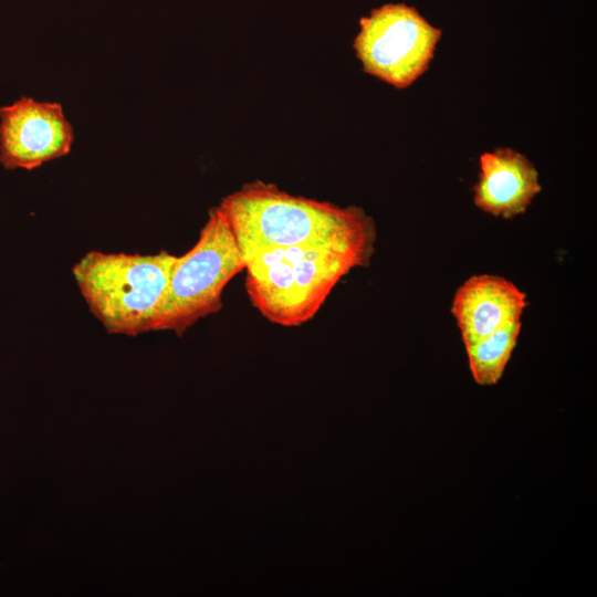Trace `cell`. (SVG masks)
Instances as JSON below:
<instances>
[{
    "label": "cell",
    "instance_id": "6da1fadb",
    "mask_svg": "<svg viewBox=\"0 0 597 597\" xmlns=\"http://www.w3.org/2000/svg\"><path fill=\"white\" fill-rule=\"evenodd\" d=\"M242 255L263 249L305 244H375L374 220L355 206L342 208L253 181L219 206Z\"/></svg>",
    "mask_w": 597,
    "mask_h": 597
},
{
    "label": "cell",
    "instance_id": "7a4b0ae2",
    "mask_svg": "<svg viewBox=\"0 0 597 597\" xmlns=\"http://www.w3.org/2000/svg\"><path fill=\"white\" fill-rule=\"evenodd\" d=\"M375 244H305L243 255L245 289L270 322L300 326L315 316L338 281L367 266Z\"/></svg>",
    "mask_w": 597,
    "mask_h": 597
},
{
    "label": "cell",
    "instance_id": "3957f363",
    "mask_svg": "<svg viewBox=\"0 0 597 597\" xmlns=\"http://www.w3.org/2000/svg\"><path fill=\"white\" fill-rule=\"evenodd\" d=\"M177 255L91 251L73 266L74 280L92 314L111 334L156 331Z\"/></svg>",
    "mask_w": 597,
    "mask_h": 597
},
{
    "label": "cell",
    "instance_id": "277c9868",
    "mask_svg": "<svg viewBox=\"0 0 597 597\" xmlns=\"http://www.w3.org/2000/svg\"><path fill=\"white\" fill-rule=\"evenodd\" d=\"M245 262L220 207L209 218L195 245L177 256L156 323V331L181 335L200 318L218 312L226 285Z\"/></svg>",
    "mask_w": 597,
    "mask_h": 597
},
{
    "label": "cell",
    "instance_id": "5b68a950",
    "mask_svg": "<svg viewBox=\"0 0 597 597\" xmlns=\"http://www.w3.org/2000/svg\"><path fill=\"white\" fill-rule=\"evenodd\" d=\"M354 48L366 73L405 88L429 67L442 31L416 8L388 3L359 21Z\"/></svg>",
    "mask_w": 597,
    "mask_h": 597
},
{
    "label": "cell",
    "instance_id": "8992f818",
    "mask_svg": "<svg viewBox=\"0 0 597 597\" xmlns=\"http://www.w3.org/2000/svg\"><path fill=\"white\" fill-rule=\"evenodd\" d=\"M73 128L56 102L21 97L0 108V164L34 169L71 150Z\"/></svg>",
    "mask_w": 597,
    "mask_h": 597
},
{
    "label": "cell",
    "instance_id": "52a82bcc",
    "mask_svg": "<svg viewBox=\"0 0 597 597\" xmlns=\"http://www.w3.org/2000/svg\"><path fill=\"white\" fill-rule=\"evenodd\" d=\"M526 294L511 281L492 274H476L457 290L451 313L464 345L521 321Z\"/></svg>",
    "mask_w": 597,
    "mask_h": 597
},
{
    "label": "cell",
    "instance_id": "ba28073f",
    "mask_svg": "<svg viewBox=\"0 0 597 597\" xmlns=\"http://www.w3.org/2000/svg\"><path fill=\"white\" fill-rule=\"evenodd\" d=\"M541 189L538 171L523 154L496 148L480 156L473 201L484 212L514 218L525 212Z\"/></svg>",
    "mask_w": 597,
    "mask_h": 597
},
{
    "label": "cell",
    "instance_id": "9c48e42d",
    "mask_svg": "<svg viewBox=\"0 0 597 597\" xmlns=\"http://www.w3.org/2000/svg\"><path fill=\"white\" fill-rule=\"evenodd\" d=\"M522 322L507 324L486 337L464 345L469 367L480 386H493L502 378L516 346Z\"/></svg>",
    "mask_w": 597,
    "mask_h": 597
}]
</instances>
